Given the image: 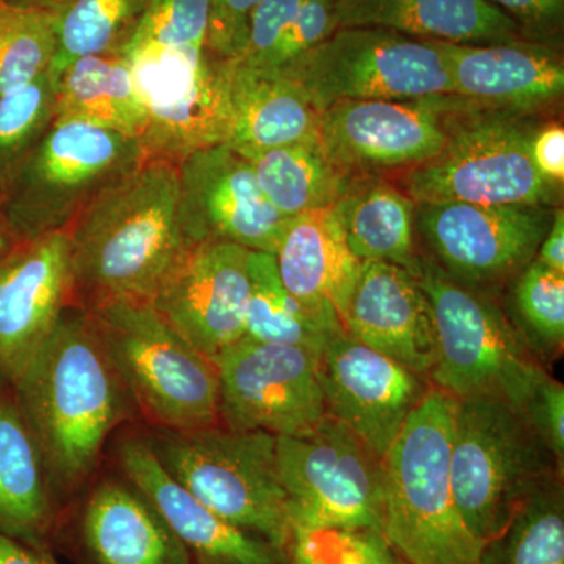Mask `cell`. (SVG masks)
Returning a JSON list of instances; mask_svg holds the SVG:
<instances>
[{
  "label": "cell",
  "mask_w": 564,
  "mask_h": 564,
  "mask_svg": "<svg viewBox=\"0 0 564 564\" xmlns=\"http://www.w3.org/2000/svg\"><path fill=\"white\" fill-rule=\"evenodd\" d=\"M68 234L73 291L90 307L151 302L196 247L182 221L177 163L143 159L90 199Z\"/></svg>",
  "instance_id": "6da1fadb"
},
{
  "label": "cell",
  "mask_w": 564,
  "mask_h": 564,
  "mask_svg": "<svg viewBox=\"0 0 564 564\" xmlns=\"http://www.w3.org/2000/svg\"><path fill=\"white\" fill-rule=\"evenodd\" d=\"M11 386L51 486L63 492L79 488L124 414V388L90 313L63 311Z\"/></svg>",
  "instance_id": "7a4b0ae2"
},
{
  "label": "cell",
  "mask_w": 564,
  "mask_h": 564,
  "mask_svg": "<svg viewBox=\"0 0 564 564\" xmlns=\"http://www.w3.org/2000/svg\"><path fill=\"white\" fill-rule=\"evenodd\" d=\"M455 400L430 388L383 456L381 533L408 564H478L451 478Z\"/></svg>",
  "instance_id": "3957f363"
},
{
  "label": "cell",
  "mask_w": 564,
  "mask_h": 564,
  "mask_svg": "<svg viewBox=\"0 0 564 564\" xmlns=\"http://www.w3.org/2000/svg\"><path fill=\"white\" fill-rule=\"evenodd\" d=\"M90 313L107 358L140 410L161 430L220 423L215 364L141 300H111Z\"/></svg>",
  "instance_id": "277c9868"
},
{
  "label": "cell",
  "mask_w": 564,
  "mask_h": 564,
  "mask_svg": "<svg viewBox=\"0 0 564 564\" xmlns=\"http://www.w3.org/2000/svg\"><path fill=\"white\" fill-rule=\"evenodd\" d=\"M415 280L432 310L436 358L430 384L452 399L492 395L521 411L547 370L499 304L419 259Z\"/></svg>",
  "instance_id": "5b68a950"
},
{
  "label": "cell",
  "mask_w": 564,
  "mask_h": 564,
  "mask_svg": "<svg viewBox=\"0 0 564 564\" xmlns=\"http://www.w3.org/2000/svg\"><path fill=\"white\" fill-rule=\"evenodd\" d=\"M555 475H563V466L513 404L492 395L455 400L452 488L467 529L481 544Z\"/></svg>",
  "instance_id": "8992f818"
},
{
  "label": "cell",
  "mask_w": 564,
  "mask_h": 564,
  "mask_svg": "<svg viewBox=\"0 0 564 564\" xmlns=\"http://www.w3.org/2000/svg\"><path fill=\"white\" fill-rule=\"evenodd\" d=\"M152 454L199 502L288 555L292 524L278 470L276 436L218 425L147 437Z\"/></svg>",
  "instance_id": "52a82bcc"
},
{
  "label": "cell",
  "mask_w": 564,
  "mask_h": 564,
  "mask_svg": "<svg viewBox=\"0 0 564 564\" xmlns=\"http://www.w3.org/2000/svg\"><path fill=\"white\" fill-rule=\"evenodd\" d=\"M534 129L519 113L459 104L440 154L414 166L404 188L415 204H522L551 207L558 185L545 181L530 158Z\"/></svg>",
  "instance_id": "ba28073f"
},
{
  "label": "cell",
  "mask_w": 564,
  "mask_h": 564,
  "mask_svg": "<svg viewBox=\"0 0 564 564\" xmlns=\"http://www.w3.org/2000/svg\"><path fill=\"white\" fill-rule=\"evenodd\" d=\"M139 140L54 120L3 184V217L21 242L68 229L104 187L143 161Z\"/></svg>",
  "instance_id": "9c48e42d"
},
{
  "label": "cell",
  "mask_w": 564,
  "mask_h": 564,
  "mask_svg": "<svg viewBox=\"0 0 564 564\" xmlns=\"http://www.w3.org/2000/svg\"><path fill=\"white\" fill-rule=\"evenodd\" d=\"M317 113L343 101H413L452 95L440 43L384 29H337L328 40L276 69Z\"/></svg>",
  "instance_id": "30bf717a"
},
{
  "label": "cell",
  "mask_w": 564,
  "mask_h": 564,
  "mask_svg": "<svg viewBox=\"0 0 564 564\" xmlns=\"http://www.w3.org/2000/svg\"><path fill=\"white\" fill-rule=\"evenodd\" d=\"M278 470L292 525L380 530L383 458L326 415L310 432L276 437Z\"/></svg>",
  "instance_id": "8fae6325"
},
{
  "label": "cell",
  "mask_w": 564,
  "mask_h": 564,
  "mask_svg": "<svg viewBox=\"0 0 564 564\" xmlns=\"http://www.w3.org/2000/svg\"><path fill=\"white\" fill-rule=\"evenodd\" d=\"M147 109L139 143L144 159L180 163L223 144L228 131L225 62L207 50H144L122 54Z\"/></svg>",
  "instance_id": "7c38bea8"
},
{
  "label": "cell",
  "mask_w": 564,
  "mask_h": 564,
  "mask_svg": "<svg viewBox=\"0 0 564 564\" xmlns=\"http://www.w3.org/2000/svg\"><path fill=\"white\" fill-rule=\"evenodd\" d=\"M317 352L242 337L212 362L220 383V423L240 432L296 436L326 417Z\"/></svg>",
  "instance_id": "4fadbf2b"
},
{
  "label": "cell",
  "mask_w": 564,
  "mask_h": 564,
  "mask_svg": "<svg viewBox=\"0 0 564 564\" xmlns=\"http://www.w3.org/2000/svg\"><path fill=\"white\" fill-rule=\"evenodd\" d=\"M554 212L522 204H415V228L448 276L469 285L496 284L533 261Z\"/></svg>",
  "instance_id": "5bb4252c"
},
{
  "label": "cell",
  "mask_w": 564,
  "mask_h": 564,
  "mask_svg": "<svg viewBox=\"0 0 564 564\" xmlns=\"http://www.w3.org/2000/svg\"><path fill=\"white\" fill-rule=\"evenodd\" d=\"M462 98L343 101L318 113V140L352 174L422 165L440 154Z\"/></svg>",
  "instance_id": "9a60e30c"
},
{
  "label": "cell",
  "mask_w": 564,
  "mask_h": 564,
  "mask_svg": "<svg viewBox=\"0 0 564 564\" xmlns=\"http://www.w3.org/2000/svg\"><path fill=\"white\" fill-rule=\"evenodd\" d=\"M177 170L182 221L193 243L223 240L276 254L291 218L263 195L250 161L214 144L182 159Z\"/></svg>",
  "instance_id": "2e32d148"
},
{
  "label": "cell",
  "mask_w": 564,
  "mask_h": 564,
  "mask_svg": "<svg viewBox=\"0 0 564 564\" xmlns=\"http://www.w3.org/2000/svg\"><path fill=\"white\" fill-rule=\"evenodd\" d=\"M326 414L386 455L432 384L383 352L339 334L318 356Z\"/></svg>",
  "instance_id": "e0dca14e"
},
{
  "label": "cell",
  "mask_w": 564,
  "mask_h": 564,
  "mask_svg": "<svg viewBox=\"0 0 564 564\" xmlns=\"http://www.w3.org/2000/svg\"><path fill=\"white\" fill-rule=\"evenodd\" d=\"M250 252L223 240L196 245L151 299L152 307L210 361L243 337Z\"/></svg>",
  "instance_id": "ac0fdd59"
},
{
  "label": "cell",
  "mask_w": 564,
  "mask_h": 564,
  "mask_svg": "<svg viewBox=\"0 0 564 564\" xmlns=\"http://www.w3.org/2000/svg\"><path fill=\"white\" fill-rule=\"evenodd\" d=\"M73 292L68 229L0 259V377L13 384L54 332Z\"/></svg>",
  "instance_id": "d6986e66"
},
{
  "label": "cell",
  "mask_w": 564,
  "mask_h": 564,
  "mask_svg": "<svg viewBox=\"0 0 564 564\" xmlns=\"http://www.w3.org/2000/svg\"><path fill=\"white\" fill-rule=\"evenodd\" d=\"M129 485L152 505L195 564H288V555L259 534L225 521L166 473L144 437L118 445Z\"/></svg>",
  "instance_id": "ffe728a7"
},
{
  "label": "cell",
  "mask_w": 564,
  "mask_h": 564,
  "mask_svg": "<svg viewBox=\"0 0 564 564\" xmlns=\"http://www.w3.org/2000/svg\"><path fill=\"white\" fill-rule=\"evenodd\" d=\"M345 334L429 380L436 358L432 310L414 274L403 267L361 263Z\"/></svg>",
  "instance_id": "44dd1931"
},
{
  "label": "cell",
  "mask_w": 564,
  "mask_h": 564,
  "mask_svg": "<svg viewBox=\"0 0 564 564\" xmlns=\"http://www.w3.org/2000/svg\"><path fill=\"white\" fill-rule=\"evenodd\" d=\"M437 43L447 61L452 95L464 101L521 113L562 98L563 61L547 44L529 40Z\"/></svg>",
  "instance_id": "7402d4cb"
},
{
  "label": "cell",
  "mask_w": 564,
  "mask_h": 564,
  "mask_svg": "<svg viewBox=\"0 0 564 564\" xmlns=\"http://www.w3.org/2000/svg\"><path fill=\"white\" fill-rule=\"evenodd\" d=\"M274 258L282 284L293 299L345 332L362 262L348 247L333 207L291 218Z\"/></svg>",
  "instance_id": "603a6c76"
},
{
  "label": "cell",
  "mask_w": 564,
  "mask_h": 564,
  "mask_svg": "<svg viewBox=\"0 0 564 564\" xmlns=\"http://www.w3.org/2000/svg\"><path fill=\"white\" fill-rule=\"evenodd\" d=\"M225 62L226 147L245 159L318 139V113L293 82L276 69Z\"/></svg>",
  "instance_id": "cb8c5ba5"
},
{
  "label": "cell",
  "mask_w": 564,
  "mask_h": 564,
  "mask_svg": "<svg viewBox=\"0 0 564 564\" xmlns=\"http://www.w3.org/2000/svg\"><path fill=\"white\" fill-rule=\"evenodd\" d=\"M88 564H195L161 514L131 485L102 481L80 518Z\"/></svg>",
  "instance_id": "d4e9b609"
},
{
  "label": "cell",
  "mask_w": 564,
  "mask_h": 564,
  "mask_svg": "<svg viewBox=\"0 0 564 564\" xmlns=\"http://www.w3.org/2000/svg\"><path fill=\"white\" fill-rule=\"evenodd\" d=\"M336 25L454 44L522 40L518 24L488 0H337Z\"/></svg>",
  "instance_id": "484cf974"
},
{
  "label": "cell",
  "mask_w": 564,
  "mask_h": 564,
  "mask_svg": "<svg viewBox=\"0 0 564 564\" xmlns=\"http://www.w3.org/2000/svg\"><path fill=\"white\" fill-rule=\"evenodd\" d=\"M51 484L17 402L0 397V534L43 551L54 521Z\"/></svg>",
  "instance_id": "4316f807"
},
{
  "label": "cell",
  "mask_w": 564,
  "mask_h": 564,
  "mask_svg": "<svg viewBox=\"0 0 564 564\" xmlns=\"http://www.w3.org/2000/svg\"><path fill=\"white\" fill-rule=\"evenodd\" d=\"M352 254L361 262H389L415 273V203L406 193L375 177L352 176L333 204Z\"/></svg>",
  "instance_id": "83f0119b"
},
{
  "label": "cell",
  "mask_w": 564,
  "mask_h": 564,
  "mask_svg": "<svg viewBox=\"0 0 564 564\" xmlns=\"http://www.w3.org/2000/svg\"><path fill=\"white\" fill-rule=\"evenodd\" d=\"M54 120L90 122L140 140L148 115L120 54L74 62L55 82Z\"/></svg>",
  "instance_id": "f1b7e54d"
},
{
  "label": "cell",
  "mask_w": 564,
  "mask_h": 564,
  "mask_svg": "<svg viewBox=\"0 0 564 564\" xmlns=\"http://www.w3.org/2000/svg\"><path fill=\"white\" fill-rule=\"evenodd\" d=\"M247 161L263 195L288 218L332 207L355 176L326 154L318 139L274 148Z\"/></svg>",
  "instance_id": "f546056e"
},
{
  "label": "cell",
  "mask_w": 564,
  "mask_h": 564,
  "mask_svg": "<svg viewBox=\"0 0 564 564\" xmlns=\"http://www.w3.org/2000/svg\"><path fill=\"white\" fill-rule=\"evenodd\" d=\"M250 296L245 314V337L259 343L293 345L321 355L344 329L329 325L296 302L282 284L276 258L251 251L248 259Z\"/></svg>",
  "instance_id": "4dcf8cb0"
},
{
  "label": "cell",
  "mask_w": 564,
  "mask_h": 564,
  "mask_svg": "<svg viewBox=\"0 0 564 564\" xmlns=\"http://www.w3.org/2000/svg\"><path fill=\"white\" fill-rule=\"evenodd\" d=\"M478 564H564L563 475L516 508L507 525L481 544Z\"/></svg>",
  "instance_id": "1f68e13d"
},
{
  "label": "cell",
  "mask_w": 564,
  "mask_h": 564,
  "mask_svg": "<svg viewBox=\"0 0 564 564\" xmlns=\"http://www.w3.org/2000/svg\"><path fill=\"white\" fill-rule=\"evenodd\" d=\"M148 0H68L58 9L57 51L50 76L91 55L118 54L132 35Z\"/></svg>",
  "instance_id": "d6a6232c"
},
{
  "label": "cell",
  "mask_w": 564,
  "mask_h": 564,
  "mask_svg": "<svg viewBox=\"0 0 564 564\" xmlns=\"http://www.w3.org/2000/svg\"><path fill=\"white\" fill-rule=\"evenodd\" d=\"M58 9L0 2V98L50 73Z\"/></svg>",
  "instance_id": "836d02e7"
},
{
  "label": "cell",
  "mask_w": 564,
  "mask_h": 564,
  "mask_svg": "<svg viewBox=\"0 0 564 564\" xmlns=\"http://www.w3.org/2000/svg\"><path fill=\"white\" fill-rule=\"evenodd\" d=\"M513 302L516 328L544 364L556 358L564 343V273L533 261L519 273Z\"/></svg>",
  "instance_id": "e575fe53"
},
{
  "label": "cell",
  "mask_w": 564,
  "mask_h": 564,
  "mask_svg": "<svg viewBox=\"0 0 564 564\" xmlns=\"http://www.w3.org/2000/svg\"><path fill=\"white\" fill-rule=\"evenodd\" d=\"M288 564H408L380 530L292 525Z\"/></svg>",
  "instance_id": "d590c367"
},
{
  "label": "cell",
  "mask_w": 564,
  "mask_h": 564,
  "mask_svg": "<svg viewBox=\"0 0 564 564\" xmlns=\"http://www.w3.org/2000/svg\"><path fill=\"white\" fill-rule=\"evenodd\" d=\"M55 87L50 73L0 98V185L54 121Z\"/></svg>",
  "instance_id": "8d00e7d4"
},
{
  "label": "cell",
  "mask_w": 564,
  "mask_h": 564,
  "mask_svg": "<svg viewBox=\"0 0 564 564\" xmlns=\"http://www.w3.org/2000/svg\"><path fill=\"white\" fill-rule=\"evenodd\" d=\"M209 14V0H148L132 35L118 54L144 47L206 50Z\"/></svg>",
  "instance_id": "74e56055"
},
{
  "label": "cell",
  "mask_w": 564,
  "mask_h": 564,
  "mask_svg": "<svg viewBox=\"0 0 564 564\" xmlns=\"http://www.w3.org/2000/svg\"><path fill=\"white\" fill-rule=\"evenodd\" d=\"M302 2L303 0H262L252 11L247 47L237 62L252 68L269 69L274 52L295 20Z\"/></svg>",
  "instance_id": "f35d334b"
},
{
  "label": "cell",
  "mask_w": 564,
  "mask_h": 564,
  "mask_svg": "<svg viewBox=\"0 0 564 564\" xmlns=\"http://www.w3.org/2000/svg\"><path fill=\"white\" fill-rule=\"evenodd\" d=\"M336 3L337 0H303L269 69H280L328 40L337 31Z\"/></svg>",
  "instance_id": "ab89813d"
},
{
  "label": "cell",
  "mask_w": 564,
  "mask_h": 564,
  "mask_svg": "<svg viewBox=\"0 0 564 564\" xmlns=\"http://www.w3.org/2000/svg\"><path fill=\"white\" fill-rule=\"evenodd\" d=\"M262 0H209L206 50L220 61H239L247 47L250 18Z\"/></svg>",
  "instance_id": "60d3db41"
},
{
  "label": "cell",
  "mask_w": 564,
  "mask_h": 564,
  "mask_svg": "<svg viewBox=\"0 0 564 564\" xmlns=\"http://www.w3.org/2000/svg\"><path fill=\"white\" fill-rule=\"evenodd\" d=\"M551 448L560 466L564 463V388L545 372L534 383L519 411Z\"/></svg>",
  "instance_id": "b9f144b4"
},
{
  "label": "cell",
  "mask_w": 564,
  "mask_h": 564,
  "mask_svg": "<svg viewBox=\"0 0 564 564\" xmlns=\"http://www.w3.org/2000/svg\"><path fill=\"white\" fill-rule=\"evenodd\" d=\"M518 24L529 41L547 44L563 31L564 0H488Z\"/></svg>",
  "instance_id": "7bdbcfd3"
},
{
  "label": "cell",
  "mask_w": 564,
  "mask_h": 564,
  "mask_svg": "<svg viewBox=\"0 0 564 564\" xmlns=\"http://www.w3.org/2000/svg\"><path fill=\"white\" fill-rule=\"evenodd\" d=\"M530 158L536 172L545 181L562 185L564 180V129L549 124L534 129L530 139Z\"/></svg>",
  "instance_id": "ee69618b"
},
{
  "label": "cell",
  "mask_w": 564,
  "mask_h": 564,
  "mask_svg": "<svg viewBox=\"0 0 564 564\" xmlns=\"http://www.w3.org/2000/svg\"><path fill=\"white\" fill-rule=\"evenodd\" d=\"M534 261L543 263L554 272L564 273V214L555 210L551 228L538 248Z\"/></svg>",
  "instance_id": "f6af8a7d"
},
{
  "label": "cell",
  "mask_w": 564,
  "mask_h": 564,
  "mask_svg": "<svg viewBox=\"0 0 564 564\" xmlns=\"http://www.w3.org/2000/svg\"><path fill=\"white\" fill-rule=\"evenodd\" d=\"M0 564H55L41 549L0 534Z\"/></svg>",
  "instance_id": "bcb514c9"
},
{
  "label": "cell",
  "mask_w": 564,
  "mask_h": 564,
  "mask_svg": "<svg viewBox=\"0 0 564 564\" xmlns=\"http://www.w3.org/2000/svg\"><path fill=\"white\" fill-rule=\"evenodd\" d=\"M3 2L13 3L21 7H41V9H61L63 3L68 0H3Z\"/></svg>",
  "instance_id": "7dc6e473"
},
{
  "label": "cell",
  "mask_w": 564,
  "mask_h": 564,
  "mask_svg": "<svg viewBox=\"0 0 564 564\" xmlns=\"http://www.w3.org/2000/svg\"><path fill=\"white\" fill-rule=\"evenodd\" d=\"M10 242L9 239H7L6 232L0 229V259L3 258V256L7 254V252H10Z\"/></svg>",
  "instance_id": "c3c4849f"
},
{
  "label": "cell",
  "mask_w": 564,
  "mask_h": 564,
  "mask_svg": "<svg viewBox=\"0 0 564 564\" xmlns=\"http://www.w3.org/2000/svg\"><path fill=\"white\" fill-rule=\"evenodd\" d=\"M0 2H3V0H0Z\"/></svg>",
  "instance_id": "681fc988"
}]
</instances>
